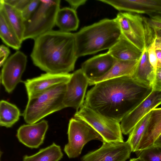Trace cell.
<instances>
[{
  "mask_svg": "<svg viewBox=\"0 0 161 161\" xmlns=\"http://www.w3.org/2000/svg\"><path fill=\"white\" fill-rule=\"evenodd\" d=\"M79 20L75 10L71 8H60L56 18L55 25L60 31L70 32L76 31L78 27Z\"/></svg>",
  "mask_w": 161,
  "mask_h": 161,
  "instance_id": "cell-22",
  "label": "cell"
},
{
  "mask_svg": "<svg viewBox=\"0 0 161 161\" xmlns=\"http://www.w3.org/2000/svg\"><path fill=\"white\" fill-rule=\"evenodd\" d=\"M31 0H3L5 3L14 7L21 12Z\"/></svg>",
  "mask_w": 161,
  "mask_h": 161,
  "instance_id": "cell-30",
  "label": "cell"
},
{
  "mask_svg": "<svg viewBox=\"0 0 161 161\" xmlns=\"http://www.w3.org/2000/svg\"><path fill=\"white\" fill-rule=\"evenodd\" d=\"M98 149L83 156L81 161H126L130 157L131 147L126 141H103Z\"/></svg>",
  "mask_w": 161,
  "mask_h": 161,
  "instance_id": "cell-9",
  "label": "cell"
},
{
  "mask_svg": "<svg viewBox=\"0 0 161 161\" xmlns=\"http://www.w3.org/2000/svg\"><path fill=\"white\" fill-rule=\"evenodd\" d=\"M151 111L138 122L129 134L127 141L130 145L132 152H135L138 150L149 123Z\"/></svg>",
  "mask_w": 161,
  "mask_h": 161,
  "instance_id": "cell-26",
  "label": "cell"
},
{
  "mask_svg": "<svg viewBox=\"0 0 161 161\" xmlns=\"http://www.w3.org/2000/svg\"><path fill=\"white\" fill-rule=\"evenodd\" d=\"M119 11L150 16L161 15V0H99Z\"/></svg>",
  "mask_w": 161,
  "mask_h": 161,
  "instance_id": "cell-13",
  "label": "cell"
},
{
  "mask_svg": "<svg viewBox=\"0 0 161 161\" xmlns=\"http://www.w3.org/2000/svg\"><path fill=\"white\" fill-rule=\"evenodd\" d=\"M74 117L90 126L101 135L103 141L124 142L119 122L103 116L84 104Z\"/></svg>",
  "mask_w": 161,
  "mask_h": 161,
  "instance_id": "cell-7",
  "label": "cell"
},
{
  "mask_svg": "<svg viewBox=\"0 0 161 161\" xmlns=\"http://www.w3.org/2000/svg\"><path fill=\"white\" fill-rule=\"evenodd\" d=\"M156 53L158 59L157 68L161 67V51L156 50Z\"/></svg>",
  "mask_w": 161,
  "mask_h": 161,
  "instance_id": "cell-36",
  "label": "cell"
},
{
  "mask_svg": "<svg viewBox=\"0 0 161 161\" xmlns=\"http://www.w3.org/2000/svg\"><path fill=\"white\" fill-rule=\"evenodd\" d=\"M154 30L155 34L156 50L161 51V30Z\"/></svg>",
  "mask_w": 161,
  "mask_h": 161,
  "instance_id": "cell-35",
  "label": "cell"
},
{
  "mask_svg": "<svg viewBox=\"0 0 161 161\" xmlns=\"http://www.w3.org/2000/svg\"><path fill=\"white\" fill-rule=\"evenodd\" d=\"M121 34L133 45L142 52L148 49L155 39L154 29L149 18L130 12H120L114 19Z\"/></svg>",
  "mask_w": 161,
  "mask_h": 161,
  "instance_id": "cell-5",
  "label": "cell"
},
{
  "mask_svg": "<svg viewBox=\"0 0 161 161\" xmlns=\"http://www.w3.org/2000/svg\"><path fill=\"white\" fill-rule=\"evenodd\" d=\"M27 61L26 55L18 51L9 57L2 66L1 82L8 93L11 92L21 81Z\"/></svg>",
  "mask_w": 161,
  "mask_h": 161,
  "instance_id": "cell-10",
  "label": "cell"
},
{
  "mask_svg": "<svg viewBox=\"0 0 161 161\" xmlns=\"http://www.w3.org/2000/svg\"><path fill=\"white\" fill-rule=\"evenodd\" d=\"M160 104L161 91H152L146 98L122 119L120 124L122 134H129L141 119Z\"/></svg>",
  "mask_w": 161,
  "mask_h": 161,
  "instance_id": "cell-12",
  "label": "cell"
},
{
  "mask_svg": "<svg viewBox=\"0 0 161 161\" xmlns=\"http://www.w3.org/2000/svg\"><path fill=\"white\" fill-rule=\"evenodd\" d=\"M156 71L150 64L148 58L147 50L145 49L132 78L136 81L148 87H152Z\"/></svg>",
  "mask_w": 161,
  "mask_h": 161,
  "instance_id": "cell-20",
  "label": "cell"
},
{
  "mask_svg": "<svg viewBox=\"0 0 161 161\" xmlns=\"http://www.w3.org/2000/svg\"><path fill=\"white\" fill-rule=\"evenodd\" d=\"M88 79L81 69L71 74L67 83L64 104L65 108H73L78 111L84 104Z\"/></svg>",
  "mask_w": 161,
  "mask_h": 161,
  "instance_id": "cell-11",
  "label": "cell"
},
{
  "mask_svg": "<svg viewBox=\"0 0 161 161\" xmlns=\"http://www.w3.org/2000/svg\"><path fill=\"white\" fill-rule=\"evenodd\" d=\"M108 52L116 59L124 61H138L142 54V52L122 34L119 40Z\"/></svg>",
  "mask_w": 161,
  "mask_h": 161,
  "instance_id": "cell-18",
  "label": "cell"
},
{
  "mask_svg": "<svg viewBox=\"0 0 161 161\" xmlns=\"http://www.w3.org/2000/svg\"><path fill=\"white\" fill-rule=\"evenodd\" d=\"M149 62L156 71L157 68L158 59L155 49V39L147 49Z\"/></svg>",
  "mask_w": 161,
  "mask_h": 161,
  "instance_id": "cell-29",
  "label": "cell"
},
{
  "mask_svg": "<svg viewBox=\"0 0 161 161\" xmlns=\"http://www.w3.org/2000/svg\"><path fill=\"white\" fill-rule=\"evenodd\" d=\"M67 134L68 142L64 146V151L70 158L78 157L89 142L95 140L103 141L101 135L90 126L75 118L69 120Z\"/></svg>",
  "mask_w": 161,
  "mask_h": 161,
  "instance_id": "cell-8",
  "label": "cell"
},
{
  "mask_svg": "<svg viewBox=\"0 0 161 161\" xmlns=\"http://www.w3.org/2000/svg\"><path fill=\"white\" fill-rule=\"evenodd\" d=\"M152 90L153 91H161V67L157 68Z\"/></svg>",
  "mask_w": 161,
  "mask_h": 161,
  "instance_id": "cell-31",
  "label": "cell"
},
{
  "mask_svg": "<svg viewBox=\"0 0 161 161\" xmlns=\"http://www.w3.org/2000/svg\"><path fill=\"white\" fill-rule=\"evenodd\" d=\"M153 145L161 147V133L155 141Z\"/></svg>",
  "mask_w": 161,
  "mask_h": 161,
  "instance_id": "cell-37",
  "label": "cell"
},
{
  "mask_svg": "<svg viewBox=\"0 0 161 161\" xmlns=\"http://www.w3.org/2000/svg\"><path fill=\"white\" fill-rule=\"evenodd\" d=\"M48 126L47 121L45 120L23 125L18 130L17 136L19 141L25 146L36 148L43 143Z\"/></svg>",
  "mask_w": 161,
  "mask_h": 161,
  "instance_id": "cell-15",
  "label": "cell"
},
{
  "mask_svg": "<svg viewBox=\"0 0 161 161\" xmlns=\"http://www.w3.org/2000/svg\"><path fill=\"white\" fill-rule=\"evenodd\" d=\"M148 87L125 76L94 85L86 95L84 105L107 118L121 122L151 93Z\"/></svg>",
  "mask_w": 161,
  "mask_h": 161,
  "instance_id": "cell-1",
  "label": "cell"
},
{
  "mask_svg": "<svg viewBox=\"0 0 161 161\" xmlns=\"http://www.w3.org/2000/svg\"><path fill=\"white\" fill-rule=\"evenodd\" d=\"M149 19L151 25L154 29L161 30V15H153L150 16Z\"/></svg>",
  "mask_w": 161,
  "mask_h": 161,
  "instance_id": "cell-32",
  "label": "cell"
},
{
  "mask_svg": "<svg viewBox=\"0 0 161 161\" xmlns=\"http://www.w3.org/2000/svg\"><path fill=\"white\" fill-rule=\"evenodd\" d=\"M129 161H144L141 158L137 157V158H134L130 159Z\"/></svg>",
  "mask_w": 161,
  "mask_h": 161,
  "instance_id": "cell-38",
  "label": "cell"
},
{
  "mask_svg": "<svg viewBox=\"0 0 161 161\" xmlns=\"http://www.w3.org/2000/svg\"><path fill=\"white\" fill-rule=\"evenodd\" d=\"M67 83L28 99L22 114L25 122L28 124L36 123L47 115L65 108L64 100Z\"/></svg>",
  "mask_w": 161,
  "mask_h": 161,
  "instance_id": "cell-4",
  "label": "cell"
},
{
  "mask_svg": "<svg viewBox=\"0 0 161 161\" xmlns=\"http://www.w3.org/2000/svg\"><path fill=\"white\" fill-rule=\"evenodd\" d=\"M20 112L15 105L2 100L0 102V125L9 128L19 119Z\"/></svg>",
  "mask_w": 161,
  "mask_h": 161,
  "instance_id": "cell-25",
  "label": "cell"
},
{
  "mask_svg": "<svg viewBox=\"0 0 161 161\" xmlns=\"http://www.w3.org/2000/svg\"><path fill=\"white\" fill-rule=\"evenodd\" d=\"M63 156L60 147L53 143L33 155L24 156L23 161H59Z\"/></svg>",
  "mask_w": 161,
  "mask_h": 161,
  "instance_id": "cell-24",
  "label": "cell"
},
{
  "mask_svg": "<svg viewBox=\"0 0 161 161\" xmlns=\"http://www.w3.org/2000/svg\"><path fill=\"white\" fill-rule=\"evenodd\" d=\"M116 60L107 52L86 60L82 63L81 69L88 80L97 79L106 74Z\"/></svg>",
  "mask_w": 161,
  "mask_h": 161,
  "instance_id": "cell-16",
  "label": "cell"
},
{
  "mask_svg": "<svg viewBox=\"0 0 161 161\" xmlns=\"http://www.w3.org/2000/svg\"><path fill=\"white\" fill-rule=\"evenodd\" d=\"M30 56L34 65L46 73H69L78 58L74 33L52 30L40 36L34 40Z\"/></svg>",
  "mask_w": 161,
  "mask_h": 161,
  "instance_id": "cell-2",
  "label": "cell"
},
{
  "mask_svg": "<svg viewBox=\"0 0 161 161\" xmlns=\"http://www.w3.org/2000/svg\"><path fill=\"white\" fill-rule=\"evenodd\" d=\"M139 60L128 61L117 60L111 69L105 75L99 78L88 80L89 85H95L102 81L123 76L132 77Z\"/></svg>",
  "mask_w": 161,
  "mask_h": 161,
  "instance_id": "cell-19",
  "label": "cell"
},
{
  "mask_svg": "<svg viewBox=\"0 0 161 161\" xmlns=\"http://www.w3.org/2000/svg\"><path fill=\"white\" fill-rule=\"evenodd\" d=\"M0 36L5 44L12 48L18 50L21 47L22 42L19 38L1 7H0Z\"/></svg>",
  "mask_w": 161,
  "mask_h": 161,
  "instance_id": "cell-21",
  "label": "cell"
},
{
  "mask_svg": "<svg viewBox=\"0 0 161 161\" xmlns=\"http://www.w3.org/2000/svg\"><path fill=\"white\" fill-rule=\"evenodd\" d=\"M10 53L8 48L3 45L0 46V65H3Z\"/></svg>",
  "mask_w": 161,
  "mask_h": 161,
  "instance_id": "cell-33",
  "label": "cell"
},
{
  "mask_svg": "<svg viewBox=\"0 0 161 161\" xmlns=\"http://www.w3.org/2000/svg\"><path fill=\"white\" fill-rule=\"evenodd\" d=\"M0 7L3 10L19 38L22 42L24 31L25 20L21 12L5 3L3 0L0 1Z\"/></svg>",
  "mask_w": 161,
  "mask_h": 161,
  "instance_id": "cell-23",
  "label": "cell"
},
{
  "mask_svg": "<svg viewBox=\"0 0 161 161\" xmlns=\"http://www.w3.org/2000/svg\"><path fill=\"white\" fill-rule=\"evenodd\" d=\"M135 153L137 157L144 161H161V147L153 145Z\"/></svg>",
  "mask_w": 161,
  "mask_h": 161,
  "instance_id": "cell-27",
  "label": "cell"
},
{
  "mask_svg": "<svg viewBox=\"0 0 161 161\" xmlns=\"http://www.w3.org/2000/svg\"><path fill=\"white\" fill-rule=\"evenodd\" d=\"M70 5L71 8L75 10L80 6L84 4L87 1L86 0H65Z\"/></svg>",
  "mask_w": 161,
  "mask_h": 161,
  "instance_id": "cell-34",
  "label": "cell"
},
{
  "mask_svg": "<svg viewBox=\"0 0 161 161\" xmlns=\"http://www.w3.org/2000/svg\"><path fill=\"white\" fill-rule=\"evenodd\" d=\"M40 3V0H31L21 12L24 20L28 19L35 12Z\"/></svg>",
  "mask_w": 161,
  "mask_h": 161,
  "instance_id": "cell-28",
  "label": "cell"
},
{
  "mask_svg": "<svg viewBox=\"0 0 161 161\" xmlns=\"http://www.w3.org/2000/svg\"><path fill=\"white\" fill-rule=\"evenodd\" d=\"M151 111L149 123L137 151L153 146L161 133V108H154Z\"/></svg>",
  "mask_w": 161,
  "mask_h": 161,
  "instance_id": "cell-17",
  "label": "cell"
},
{
  "mask_svg": "<svg viewBox=\"0 0 161 161\" xmlns=\"http://www.w3.org/2000/svg\"><path fill=\"white\" fill-rule=\"evenodd\" d=\"M74 34L78 58L109 49L119 40L121 32L114 19H104L82 28Z\"/></svg>",
  "mask_w": 161,
  "mask_h": 161,
  "instance_id": "cell-3",
  "label": "cell"
},
{
  "mask_svg": "<svg viewBox=\"0 0 161 161\" xmlns=\"http://www.w3.org/2000/svg\"><path fill=\"white\" fill-rule=\"evenodd\" d=\"M71 74H42L24 82L28 99L35 97L59 84L67 83Z\"/></svg>",
  "mask_w": 161,
  "mask_h": 161,
  "instance_id": "cell-14",
  "label": "cell"
},
{
  "mask_svg": "<svg viewBox=\"0 0 161 161\" xmlns=\"http://www.w3.org/2000/svg\"><path fill=\"white\" fill-rule=\"evenodd\" d=\"M60 0H40L37 9L28 19L24 21L23 41L34 40L51 31L55 25L56 18L59 9Z\"/></svg>",
  "mask_w": 161,
  "mask_h": 161,
  "instance_id": "cell-6",
  "label": "cell"
}]
</instances>
